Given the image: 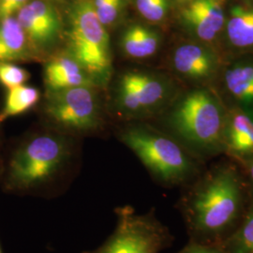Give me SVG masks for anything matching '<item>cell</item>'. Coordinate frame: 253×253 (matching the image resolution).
I'll return each instance as SVG.
<instances>
[{
	"mask_svg": "<svg viewBox=\"0 0 253 253\" xmlns=\"http://www.w3.org/2000/svg\"><path fill=\"white\" fill-rule=\"evenodd\" d=\"M76 146L56 132H41L22 140L2 164L1 189L8 194L54 200L67 190Z\"/></svg>",
	"mask_w": 253,
	"mask_h": 253,
	"instance_id": "obj_1",
	"label": "cell"
},
{
	"mask_svg": "<svg viewBox=\"0 0 253 253\" xmlns=\"http://www.w3.org/2000/svg\"><path fill=\"white\" fill-rule=\"evenodd\" d=\"M237 174L222 168L210 173L180 201L188 225L195 233L218 235L235 223L239 216L243 194Z\"/></svg>",
	"mask_w": 253,
	"mask_h": 253,
	"instance_id": "obj_2",
	"label": "cell"
},
{
	"mask_svg": "<svg viewBox=\"0 0 253 253\" xmlns=\"http://www.w3.org/2000/svg\"><path fill=\"white\" fill-rule=\"evenodd\" d=\"M226 117L217 97L207 89L184 95L172 108L168 126L182 144L202 153H215L224 144Z\"/></svg>",
	"mask_w": 253,
	"mask_h": 253,
	"instance_id": "obj_3",
	"label": "cell"
},
{
	"mask_svg": "<svg viewBox=\"0 0 253 253\" xmlns=\"http://www.w3.org/2000/svg\"><path fill=\"white\" fill-rule=\"evenodd\" d=\"M68 19V54L96 84H105L112 73L110 38L95 12L92 0H75Z\"/></svg>",
	"mask_w": 253,
	"mask_h": 253,
	"instance_id": "obj_4",
	"label": "cell"
},
{
	"mask_svg": "<svg viewBox=\"0 0 253 253\" xmlns=\"http://www.w3.org/2000/svg\"><path fill=\"white\" fill-rule=\"evenodd\" d=\"M118 138L162 185H179L192 174L193 164L190 157L168 136L146 127L131 126L121 130Z\"/></svg>",
	"mask_w": 253,
	"mask_h": 253,
	"instance_id": "obj_5",
	"label": "cell"
},
{
	"mask_svg": "<svg viewBox=\"0 0 253 253\" xmlns=\"http://www.w3.org/2000/svg\"><path fill=\"white\" fill-rule=\"evenodd\" d=\"M116 226L98 248L81 253H160L172 244V236L154 211L139 214L131 206L114 209Z\"/></svg>",
	"mask_w": 253,
	"mask_h": 253,
	"instance_id": "obj_6",
	"label": "cell"
},
{
	"mask_svg": "<svg viewBox=\"0 0 253 253\" xmlns=\"http://www.w3.org/2000/svg\"><path fill=\"white\" fill-rule=\"evenodd\" d=\"M45 111L56 126L73 133H92L100 128V104L93 86L51 91Z\"/></svg>",
	"mask_w": 253,
	"mask_h": 253,
	"instance_id": "obj_7",
	"label": "cell"
},
{
	"mask_svg": "<svg viewBox=\"0 0 253 253\" xmlns=\"http://www.w3.org/2000/svg\"><path fill=\"white\" fill-rule=\"evenodd\" d=\"M170 93L168 82L146 73H127L119 83L118 103L123 112L140 114L156 108Z\"/></svg>",
	"mask_w": 253,
	"mask_h": 253,
	"instance_id": "obj_8",
	"label": "cell"
},
{
	"mask_svg": "<svg viewBox=\"0 0 253 253\" xmlns=\"http://www.w3.org/2000/svg\"><path fill=\"white\" fill-rule=\"evenodd\" d=\"M15 17L33 50L48 51L58 42L62 33V21L52 4L43 0L29 1Z\"/></svg>",
	"mask_w": 253,
	"mask_h": 253,
	"instance_id": "obj_9",
	"label": "cell"
},
{
	"mask_svg": "<svg viewBox=\"0 0 253 253\" xmlns=\"http://www.w3.org/2000/svg\"><path fill=\"white\" fill-rule=\"evenodd\" d=\"M226 0H192L182 11L190 31L203 42H212L225 26Z\"/></svg>",
	"mask_w": 253,
	"mask_h": 253,
	"instance_id": "obj_10",
	"label": "cell"
},
{
	"mask_svg": "<svg viewBox=\"0 0 253 253\" xmlns=\"http://www.w3.org/2000/svg\"><path fill=\"white\" fill-rule=\"evenodd\" d=\"M172 66L177 73L191 80H205L217 72V54L202 43H185L172 54Z\"/></svg>",
	"mask_w": 253,
	"mask_h": 253,
	"instance_id": "obj_11",
	"label": "cell"
},
{
	"mask_svg": "<svg viewBox=\"0 0 253 253\" xmlns=\"http://www.w3.org/2000/svg\"><path fill=\"white\" fill-rule=\"evenodd\" d=\"M44 81L49 92L96 84L90 75L69 54L59 55L47 63Z\"/></svg>",
	"mask_w": 253,
	"mask_h": 253,
	"instance_id": "obj_12",
	"label": "cell"
},
{
	"mask_svg": "<svg viewBox=\"0 0 253 253\" xmlns=\"http://www.w3.org/2000/svg\"><path fill=\"white\" fill-rule=\"evenodd\" d=\"M33 51L15 16L0 19V62L27 61Z\"/></svg>",
	"mask_w": 253,
	"mask_h": 253,
	"instance_id": "obj_13",
	"label": "cell"
},
{
	"mask_svg": "<svg viewBox=\"0 0 253 253\" xmlns=\"http://www.w3.org/2000/svg\"><path fill=\"white\" fill-rule=\"evenodd\" d=\"M224 144L230 152L240 157L253 156V117L243 111H235L226 118Z\"/></svg>",
	"mask_w": 253,
	"mask_h": 253,
	"instance_id": "obj_14",
	"label": "cell"
},
{
	"mask_svg": "<svg viewBox=\"0 0 253 253\" xmlns=\"http://www.w3.org/2000/svg\"><path fill=\"white\" fill-rule=\"evenodd\" d=\"M227 90L247 109L253 113V61L240 60L231 65L224 74Z\"/></svg>",
	"mask_w": 253,
	"mask_h": 253,
	"instance_id": "obj_15",
	"label": "cell"
},
{
	"mask_svg": "<svg viewBox=\"0 0 253 253\" xmlns=\"http://www.w3.org/2000/svg\"><path fill=\"white\" fill-rule=\"evenodd\" d=\"M229 43L238 49L253 48V5L237 4L225 22Z\"/></svg>",
	"mask_w": 253,
	"mask_h": 253,
	"instance_id": "obj_16",
	"label": "cell"
},
{
	"mask_svg": "<svg viewBox=\"0 0 253 253\" xmlns=\"http://www.w3.org/2000/svg\"><path fill=\"white\" fill-rule=\"evenodd\" d=\"M161 44L160 35L151 28L136 24L124 31L120 45L126 55L143 59L157 53Z\"/></svg>",
	"mask_w": 253,
	"mask_h": 253,
	"instance_id": "obj_17",
	"label": "cell"
},
{
	"mask_svg": "<svg viewBox=\"0 0 253 253\" xmlns=\"http://www.w3.org/2000/svg\"><path fill=\"white\" fill-rule=\"evenodd\" d=\"M39 90L26 84L8 89L4 107L0 112V125L9 118L21 115L35 106L40 100Z\"/></svg>",
	"mask_w": 253,
	"mask_h": 253,
	"instance_id": "obj_18",
	"label": "cell"
},
{
	"mask_svg": "<svg viewBox=\"0 0 253 253\" xmlns=\"http://www.w3.org/2000/svg\"><path fill=\"white\" fill-rule=\"evenodd\" d=\"M227 253H253V208L243 223L230 238Z\"/></svg>",
	"mask_w": 253,
	"mask_h": 253,
	"instance_id": "obj_19",
	"label": "cell"
},
{
	"mask_svg": "<svg viewBox=\"0 0 253 253\" xmlns=\"http://www.w3.org/2000/svg\"><path fill=\"white\" fill-rule=\"evenodd\" d=\"M95 12L104 27L118 21L123 8V0H92Z\"/></svg>",
	"mask_w": 253,
	"mask_h": 253,
	"instance_id": "obj_20",
	"label": "cell"
},
{
	"mask_svg": "<svg viewBox=\"0 0 253 253\" xmlns=\"http://www.w3.org/2000/svg\"><path fill=\"white\" fill-rule=\"evenodd\" d=\"M136 8L147 21L158 23L166 17L169 0H135Z\"/></svg>",
	"mask_w": 253,
	"mask_h": 253,
	"instance_id": "obj_21",
	"label": "cell"
},
{
	"mask_svg": "<svg viewBox=\"0 0 253 253\" xmlns=\"http://www.w3.org/2000/svg\"><path fill=\"white\" fill-rule=\"evenodd\" d=\"M29 78L26 70L12 62H0V84L6 88L24 84Z\"/></svg>",
	"mask_w": 253,
	"mask_h": 253,
	"instance_id": "obj_22",
	"label": "cell"
},
{
	"mask_svg": "<svg viewBox=\"0 0 253 253\" xmlns=\"http://www.w3.org/2000/svg\"><path fill=\"white\" fill-rule=\"evenodd\" d=\"M29 0H0V19L14 16Z\"/></svg>",
	"mask_w": 253,
	"mask_h": 253,
	"instance_id": "obj_23",
	"label": "cell"
},
{
	"mask_svg": "<svg viewBox=\"0 0 253 253\" xmlns=\"http://www.w3.org/2000/svg\"><path fill=\"white\" fill-rule=\"evenodd\" d=\"M177 253H223L215 248H211L208 246H204V245L191 242L190 244L187 245L184 247L180 252Z\"/></svg>",
	"mask_w": 253,
	"mask_h": 253,
	"instance_id": "obj_24",
	"label": "cell"
},
{
	"mask_svg": "<svg viewBox=\"0 0 253 253\" xmlns=\"http://www.w3.org/2000/svg\"><path fill=\"white\" fill-rule=\"evenodd\" d=\"M248 170H249V173H250V176H251V179L253 181V157L252 156V158L249 160L248 162Z\"/></svg>",
	"mask_w": 253,
	"mask_h": 253,
	"instance_id": "obj_25",
	"label": "cell"
},
{
	"mask_svg": "<svg viewBox=\"0 0 253 253\" xmlns=\"http://www.w3.org/2000/svg\"><path fill=\"white\" fill-rule=\"evenodd\" d=\"M1 145H2V142H1V134H0V176H1V171H2V163H1Z\"/></svg>",
	"mask_w": 253,
	"mask_h": 253,
	"instance_id": "obj_26",
	"label": "cell"
},
{
	"mask_svg": "<svg viewBox=\"0 0 253 253\" xmlns=\"http://www.w3.org/2000/svg\"><path fill=\"white\" fill-rule=\"evenodd\" d=\"M177 1H179V2H190L192 0H177Z\"/></svg>",
	"mask_w": 253,
	"mask_h": 253,
	"instance_id": "obj_27",
	"label": "cell"
},
{
	"mask_svg": "<svg viewBox=\"0 0 253 253\" xmlns=\"http://www.w3.org/2000/svg\"><path fill=\"white\" fill-rule=\"evenodd\" d=\"M0 253H2V251H1V248H0Z\"/></svg>",
	"mask_w": 253,
	"mask_h": 253,
	"instance_id": "obj_28",
	"label": "cell"
}]
</instances>
